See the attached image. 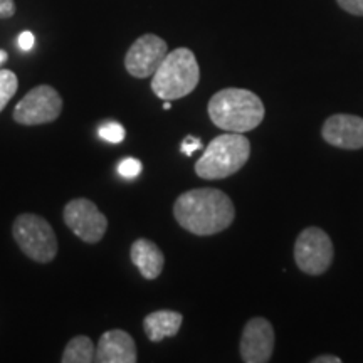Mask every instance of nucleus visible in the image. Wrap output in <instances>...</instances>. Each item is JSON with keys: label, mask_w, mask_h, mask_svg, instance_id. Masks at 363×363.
I'll list each match as a JSON object with an SVG mask.
<instances>
[{"label": "nucleus", "mask_w": 363, "mask_h": 363, "mask_svg": "<svg viewBox=\"0 0 363 363\" xmlns=\"http://www.w3.org/2000/svg\"><path fill=\"white\" fill-rule=\"evenodd\" d=\"M174 216L180 227L195 235H214L234 222L235 208L229 195L217 189H194L175 201Z\"/></svg>", "instance_id": "obj_1"}, {"label": "nucleus", "mask_w": 363, "mask_h": 363, "mask_svg": "<svg viewBox=\"0 0 363 363\" xmlns=\"http://www.w3.org/2000/svg\"><path fill=\"white\" fill-rule=\"evenodd\" d=\"M208 118L217 128L246 133L257 128L264 120L266 110L256 93L242 88L217 91L207 106Z\"/></svg>", "instance_id": "obj_2"}, {"label": "nucleus", "mask_w": 363, "mask_h": 363, "mask_svg": "<svg viewBox=\"0 0 363 363\" xmlns=\"http://www.w3.org/2000/svg\"><path fill=\"white\" fill-rule=\"evenodd\" d=\"M201 81V67L197 57L187 48L169 52L155 74L152 76V91L163 101L189 96Z\"/></svg>", "instance_id": "obj_3"}, {"label": "nucleus", "mask_w": 363, "mask_h": 363, "mask_svg": "<svg viewBox=\"0 0 363 363\" xmlns=\"http://www.w3.org/2000/svg\"><path fill=\"white\" fill-rule=\"evenodd\" d=\"M251 157V142L244 133L227 131L216 136L195 163V174L203 180H220L238 174Z\"/></svg>", "instance_id": "obj_4"}, {"label": "nucleus", "mask_w": 363, "mask_h": 363, "mask_svg": "<svg viewBox=\"0 0 363 363\" xmlns=\"http://www.w3.org/2000/svg\"><path fill=\"white\" fill-rule=\"evenodd\" d=\"M17 246L29 259L40 264L51 262L57 254V239L51 224L44 217L35 214H22L12 227Z\"/></svg>", "instance_id": "obj_5"}, {"label": "nucleus", "mask_w": 363, "mask_h": 363, "mask_svg": "<svg viewBox=\"0 0 363 363\" xmlns=\"http://www.w3.org/2000/svg\"><path fill=\"white\" fill-rule=\"evenodd\" d=\"M333 242L320 227H306L294 242V261L305 274H323L333 262Z\"/></svg>", "instance_id": "obj_6"}, {"label": "nucleus", "mask_w": 363, "mask_h": 363, "mask_svg": "<svg viewBox=\"0 0 363 363\" xmlns=\"http://www.w3.org/2000/svg\"><path fill=\"white\" fill-rule=\"evenodd\" d=\"M62 111V98L52 86H35L17 103L13 120L19 125L35 126L56 121Z\"/></svg>", "instance_id": "obj_7"}, {"label": "nucleus", "mask_w": 363, "mask_h": 363, "mask_svg": "<svg viewBox=\"0 0 363 363\" xmlns=\"http://www.w3.org/2000/svg\"><path fill=\"white\" fill-rule=\"evenodd\" d=\"M66 225L88 244H96L108 229L106 216L99 212L96 203L88 199H74L65 207Z\"/></svg>", "instance_id": "obj_8"}, {"label": "nucleus", "mask_w": 363, "mask_h": 363, "mask_svg": "<svg viewBox=\"0 0 363 363\" xmlns=\"http://www.w3.org/2000/svg\"><path fill=\"white\" fill-rule=\"evenodd\" d=\"M169 54V45L155 34H145L131 44L125 56V67L133 78L145 79L155 74Z\"/></svg>", "instance_id": "obj_9"}, {"label": "nucleus", "mask_w": 363, "mask_h": 363, "mask_svg": "<svg viewBox=\"0 0 363 363\" xmlns=\"http://www.w3.org/2000/svg\"><path fill=\"white\" fill-rule=\"evenodd\" d=\"M274 350V330L266 318L254 316L242 330L239 353L246 363H267Z\"/></svg>", "instance_id": "obj_10"}, {"label": "nucleus", "mask_w": 363, "mask_h": 363, "mask_svg": "<svg viewBox=\"0 0 363 363\" xmlns=\"http://www.w3.org/2000/svg\"><path fill=\"white\" fill-rule=\"evenodd\" d=\"M321 136L331 147L343 150L363 148V118L355 115H331L321 128Z\"/></svg>", "instance_id": "obj_11"}, {"label": "nucleus", "mask_w": 363, "mask_h": 363, "mask_svg": "<svg viewBox=\"0 0 363 363\" xmlns=\"http://www.w3.org/2000/svg\"><path fill=\"white\" fill-rule=\"evenodd\" d=\"M136 345L130 333L123 330H110L101 335L96 345L94 362L96 363H135Z\"/></svg>", "instance_id": "obj_12"}, {"label": "nucleus", "mask_w": 363, "mask_h": 363, "mask_svg": "<svg viewBox=\"0 0 363 363\" xmlns=\"http://www.w3.org/2000/svg\"><path fill=\"white\" fill-rule=\"evenodd\" d=\"M130 256L145 279H157L165 266L162 249L148 239H136L131 244Z\"/></svg>", "instance_id": "obj_13"}, {"label": "nucleus", "mask_w": 363, "mask_h": 363, "mask_svg": "<svg viewBox=\"0 0 363 363\" xmlns=\"http://www.w3.org/2000/svg\"><path fill=\"white\" fill-rule=\"evenodd\" d=\"M182 321H184V316L179 311L160 310L145 316L143 328L150 342L158 343L165 338L175 337L179 333Z\"/></svg>", "instance_id": "obj_14"}, {"label": "nucleus", "mask_w": 363, "mask_h": 363, "mask_svg": "<svg viewBox=\"0 0 363 363\" xmlns=\"http://www.w3.org/2000/svg\"><path fill=\"white\" fill-rule=\"evenodd\" d=\"M94 353H96V347H94L93 340L89 337H84V335H78V337L69 340V343L66 345L61 362L91 363L94 362Z\"/></svg>", "instance_id": "obj_15"}, {"label": "nucleus", "mask_w": 363, "mask_h": 363, "mask_svg": "<svg viewBox=\"0 0 363 363\" xmlns=\"http://www.w3.org/2000/svg\"><path fill=\"white\" fill-rule=\"evenodd\" d=\"M19 88L17 76L9 69H0V113L7 106V103L13 98Z\"/></svg>", "instance_id": "obj_16"}, {"label": "nucleus", "mask_w": 363, "mask_h": 363, "mask_svg": "<svg viewBox=\"0 0 363 363\" xmlns=\"http://www.w3.org/2000/svg\"><path fill=\"white\" fill-rule=\"evenodd\" d=\"M99 138L108 143H121L125 140V128L123 125L116 123V121H108L98 128Z\"/></svg>", "instance_id": "obj_17"}, {"label": "nucleus", "mask_w": 363, "mask_h": 363, "mask_svg": "<svg viewBox=\"0 0 363 363\" xmlns=\"http://www.w3.org/2000/svg\"><path fill=\"white\" fill-rule=\"evenodd\" d=\"M142 169H143L142 162H140L138 158L128 157V158H125V160L120 162V165H118V174H120L126 180H131V179H136V177L140 175Z\"/></svg>", "instance_id": "obj_18"}, {"label": "nucleus", "mask_w": 363, "mask_h": 363, "mask_svg": "<svg viewBox=\"0 0 363 363\" xmlns=\"http://www.w3.org/2000/svg\"><path fill=\"white\" fill-rule=\"evenodd\" d=\"M338 6L352 16H363V0H337Z\"/></svg>", "instance_id": "obj_19"}, {"label": "nucleus", "mask_w": 363, "mask_h": 363, "mask_svg": "<svg viewBox=\"0 0 363 363\" xmlns=\"http://www.w3.org/2000/svg\"><path fill=\"white\" fill-rule=\"evenodd\" d=\"M201 148H202V140L195 138V136H187V138H185L180 145V152L187 157H190L194 152H197V150Z\"/></svg>", "instance_id": "obj_20"}, {"label": "nucleus", "mask_w": 363, "mask_h": 363, "mask_svg": "<svg viewBox=\"0 0 363 363\" xmlns=\"http://www.w3.org/2000/svg\"><path fill=\"white\" fill-rule=\"evenodd\" d=\"M17 44H19L22 51H30L35 44L34 34L30 33V30H24V33H21L19 38H17Z\"/></svg>", "instance_id": "obj_21"}, {"label": "nucleus", "mask_w": 363, "mask_h": 363, "mask_svg": "<svg viewBox=\"0 0 363 363\" xmlns=\"http://www.w3.org/2000/svg\"><path fill=\"white\" fill-rule=\"evenodd\" d=\"M16 13V2L13 0H0V19H9Z\"/></svg>", "instance_id": "obj_22"}, {"label": "nucleus", "mask_w": 363, "mask_h": 363, "mask_svg": "<svg viewBox=\"0 0 363 363\" xmlns=\"http://www.w3.org/2000/svg\"><path fill=\"white\" fill-rule=\"evenodd\" d=\"M313 363H342V358L335 355H321L313 358Z\"/></svg>", "instance_id": "obj_23"}, {"label": "nucleus", "mask_w": 363, "mask_h": 363, "mask_svg": "<svg viewBox=\"0 0 363 363\" xmlns=\"http://www.w3.org/2000/svg\"><path fill=\"white\" fill-rule=\"evenodd\" d=\"M7 59H9V54H7V51H4V49H0V67H2L4 65H6Z\"/></svg>", "instance_id": "obj_24"}, {"label": "nucleus", "mask_w": 363, "mask_h": 363, "mask_svg": "<svg viewBox=\"0 0 363 363\" xmlns=\"http://www.w3.org/2000/svg\"><path fill=\"white\" fill-rule=\"evenodd\" d=\"M170 108H172V103L170 101L163 103V110H170Z\"/></svg>", "instance_id": "obj_25"}]
</instances>
